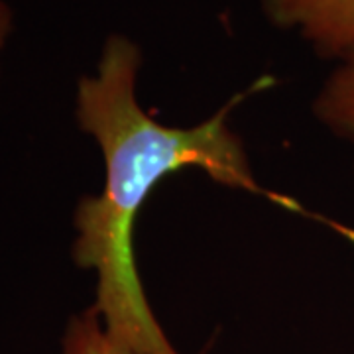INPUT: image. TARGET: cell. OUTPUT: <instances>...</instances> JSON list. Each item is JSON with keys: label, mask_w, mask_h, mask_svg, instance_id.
I'll return each mask as SVG.
<instances>
[{"label": "cell", "mask_w": 354, "mask_h": 354, "mask_svg": "<svg viewBox=\"0 0 354 354\" xmlns=\"http://www.w3.org/2000/svg\"><path fill=\"white\" fill-rule=\"evenodd\" d=\"M140 69L138 44L111 34L97 69L77 81V124L99 144L106 176L101 195H87L77 205L71 254L81 270L97 278L91 309L111 339L138 354H179L153 315L134 264L132 228L153 187L191 165L221 185L264 195L288 211L301 209L290 197L258 185L239 134L228 127L230 111L248 95L272 87L274 77L256 79L201 124L179 128L165 127L140 106Z\"/></svg>", "instance_id": "1"}, {"label": "cell", "mask_w": 354, "mask_h": 354, "mask_svg": "<svg viewBox=\"0 0 354 354\" xmlns=\"http://www.w3.org/2000/svg\"><path fill=\"white\" fill-rule=\"evenodd\" d=\"M270 24L295 32L317 55L342 59L354 51V0H262Z\"/></svg>", "instance_id": "2"}, {"label": "cell", "mask_w": 354, "mask_h": 354, "mask_svg": "<svg viewBox=\"0 0 354 354\" xmlns=\"http://www.w3.org/2000/svg\"><path fill=\"white\" fill-rule=\"evenodd\" d=\"M313 113L337 136L354 140V51L342 57L323 83Z\"/></svg>", "instance_id": "3"}, {"label": "cell", "mask_w": 354, "mask_h": 354, "mask_svg": "<svg viewBox=\"0 0 354 354\" xmlns=\"http://www.w3.org/2000/svg\"><path fill=\"white\" fill-rule=\"evenodd\" d=\"M62 354H138L118 344L91 307L71 317L62 337Z\"/></svg>", "instance_id": "4"}, {"label": "cell", "mask_w": 354, "mask_h": 354, "mask_svg": "<svg viewBox=\"0 0 354 354\" xmlns=\"http://www.w3.org/2000/svg\"><path fill=\"white\" fill-rule=\"evenodd\" d=\"M12 10L10 6L0 0V69H2V53L6 50V44H8V38L12 34Z\"/></svg>", "instance_id": "5"}]
</instances>
